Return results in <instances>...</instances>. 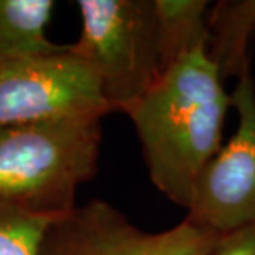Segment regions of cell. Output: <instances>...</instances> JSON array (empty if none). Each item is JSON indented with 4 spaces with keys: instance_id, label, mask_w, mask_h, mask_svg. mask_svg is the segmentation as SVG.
Instances as JSON below:
<instances>
[{
    "instance_id": "4",
    "label": "cell",
    "mask_w": 255,
    "mask_h": 255,
    "mask_svg": "<svg viewBox=\"0 0 255 255\" xmlns=\"http://www.w3.org/2000/svg\"><path fill=\"white\" fill-rule=\"evenodd\" d=\"M113 113L98 75L71 52L35 55L0 66V129L68 118H103Z\"/></svg>"
},
{
    "instance_id": "2",
    "label": "cell",
    "mask_w": 255,
    "mask_h": 255,
    "mask_svg": "<svg viewBox=\"0 0 255 255\" xmlns=\"http://www.w3.org/2000/svg\"><path fill=\"white\" fill-rule=\"evenodd\" d=\"M101 118H68L0 129V201L62 216L96 174Z\"/></svg>"
},
{
    "instance_id": "10",
    "label": "cell",
    "mask_w": 255,
    "mask_h": 255,
    "mask_svg": "<svg viewBox=\"0 0 255 255\" xmlns=\"http://www.w3.org/2000/svg\"><path fill=\"white\" fill-rule=\"evenodd\" d=\"M58 217L0 201V255H38L45 232Z\"/></svg>"
},
{
    "instance_id": "8",
    "label": "cell",
    "mask_w": 255,
    "mask_h": 255,
    "mask_svg": "<svg viewBox=\"0 0 255 255\" xmlns=\"http://www.w3.org/2000/svg\"><path fill=\"white\" fill-rule=\"evenodd\" d=\"M53 8L52 0H0V66L66 48L47 37Z\"/></svg>"
},
{
    "instance_id": "5",
    "label": "cell",
    "mask_w": 255,
    "mask_h": 255,
    "mask_svg": "<svg viewBox=\"0 0 255 255\" xmlns=\"http://www.w3.org/2000/svg\"><path fill=\"white\" fill-rule=\"evenodd\" d=\"M237 128L197 176L186 219L226 236L255 224V81L246 71L231 93Z\"/></svg>"
},
{
    "instance_id": "3",
    "label": "cell",
    "mask_w": 255,
    "mask_h": 255,
    "mask_svg": "<svg viewBox=\"0 0 255 255\" xmlns=\"http://www.w3.org/2000/svg\"><path fill=\"white\" fill-rule=\"evenodd\" d=\"M81 35L70 45L98 75L111 111L142 98L164 73L154 0H80Z\"/></svg>"
},
{
    "instance_id": "11",
    "label": "cell",
    "mask_w": 255,
    "mask_h": 255,
    "mask_svg": "<svg viewBox=\"0 0 255 255\" xmlns=\"http://www.w3.org/2000/svg\"><path fill=\"white\" fill-rule=\"evenodd\" d=\"M206 255H255V224L221 236Z\"/></svg>"
},
{
    "instance_id": "9",
    "label": "cell",
    "mask_w": 255,
    "mask_h": 255,
    "mask_svg": "<svg viewBox=\"0 0 255 255\" xmlns=\"http://www.w3.org/2000/svg\"><path fill=\"white\" fill-rule=\"evenodd\" d=\"M164 71L196 48L207 47V12L204 0H154Z\"/></svg>"
},
{
    "instance_id": "1",
    "label": "cell",
    "mask_w": 255,
    "mask_h": 255,
    "mask_svg": "<svg viewBox=\"0 0 255 255\" xmlns=\"http://www.w3.org/2000/svg\"><path fill=\"white\" fill-rule=\"evenodd\" d=\"M229 106L224 80L201 47L123 111L134 125L152 184L176 206L189 207L197 176L222 147Z\"/></svg>"
},
{
    "instance_id": "7",
    "label": "cell",
    "mask_w": 255,
    "mask_h": 255,
    "mask_svg": "<svg viewBox=\"0 0 255 255\" xmlns=\"http://www.w3.org/2000/svg\"><path fill=\"white\" fill-rule=\"evenodd\" d=\"M206 52L219 75L241 78L252 65L255 0H221L207 12Z\"/></svg>"
},
{
    "instance_id": "6",
    "label": "cell",
    "mask_w": 255,
    "mask_h": 255,
    "mask_svg": "<svg viewBox=\"0 0 255 255\" xmlns=\"http://www.w3.org/2000/svg\"><path fill=\"white\" fill-rule=\"evenodd\" d=\"M219 237L187 219L164 232H146L111 204L90 201L47 229L38 255H206Z\"/></svg>"
}]
</instances>
